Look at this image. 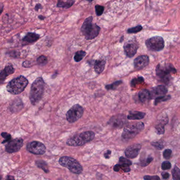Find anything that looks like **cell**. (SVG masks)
<instances>
[{
  "mask_svg": "<svg viewBox=\"0 0 180 180\" xmlns=\"http://www.w3.org/2000/svg\"><path fill=\"white\" fill-rule=\"evenodd\" d=\"M141 149V146L139 144H135L129 146L125 151V154L129 159H134L138 156Z\"/></svg>",
  "mask_w": 180,
  "mask_h": 180,
  "instance_id": "5bb4252c",
  "label": "cell"
},
{
  "mask_svg": "<svg viewBox=\"0 0 180 180\" xmlns=\"http://www.w3.org/2000/svg\"><path fill=\"white\" fill-rule=\"evenodd\" d=\"M168 118L167 117H164L159 121V122L155 126V128L159 134H163L164 133V126L168 123Z\"/></svg>",
  "mask_w": 180,
  "mask_h": 180,
  "instance_id": "ffe728a7",
  "label": "cell"
},
{
  "mask_svg": "<svg viewBox=\"0 0 180 180\" xmlns=\"http://www.w3.org/2000/svg\"><path fill=\"white\" fill-rule=\"evenodd\" d=\"M42 9V6L41 4H37L35 6V11H38V10H40V9Z\"/></svg>",
  "mask_w": 180,
  "mask_h": 180,
  "instance_id": "ee69618b",
  "label": "cell"
},
{
  "mask_svg": "<svg viewBox=\"0 0 180 180\" xmlns=\"http://www.w3.org/2000/svg\"><path fill=\"white\" fill-rule=\"evenodd\" d=\"M119 164H120L124 165H128V166H130L132 165V162L129 160H128L126 158L122 157H120V159H119Z\"/></svg>",
  "mask_w": 180,
  "mask_h": 180,
  "instance_id": "8d00e7d4",
  "label": "cell"
},
{
  "mask_svg": "<svg viewBox=\"0 0 180 180\" xmlns=\"http://www.w3.org/2000/svg\"><path fill=\"white\" fill-rule=\"evenodd\" d=\"M93 17L90 16L85 20L81 28V31L88 40H92L98 37L100 33V27L92 22Z\"/></svg>",
  "mask_w": 180,
  "mask_h": 180,
  "instance_id": "6da1fadb",
  "label": "cell"
},
{
  "mask_svg": "<svg viewBox=\"0 0 180 180\" xmlns=\"http://www.w3.org/2000/svg\"><path fill=\"white\" fill-rule=\"evenodd\" d=\"M122 83V81H117L116 82L112 83L111 85H106V88L107 90H114L117 88V87Z\"/></svg>",
  "mask_w": 180,
  "mask_h": 180,
  "instance_id": "f1b7e54d",
  "label": "cell"
},
{
  "mask_svg": "<svg viewBox=\"0 0 180 180\" xmlns=\"http://www.w3.org/2000/svg\"><path fill=\"white\" fill-rule=\"evenodd\" d=\"M111 154V151H110V150H108L106 153L104 154V157H105L106 159H109Z\"/></svg>",
  "mask_w": 180,
  "mask_h": 180,
  "instance_id": "7bdbcfd3",
  "label": "cell"
},
{
  "mask_svg": "<svg viewBox=\"0 0 180 180\" xmlns=\"http://www.w3.org/2000/svg\"><path fill=\"white\" fill-rule=\"evenodd\" d=\"M123 38H124V37H122L121 38V40H120V42H122L123 40Z\"/></svg>",
  "mask_w": 180,
  "mask_h": 180,
  "instance_id": "681fc988",
  "label": "cell"
},
{
  "mask_svg": "<svg viewBox=\"0 0 180 180\" xmlns=\"http://www.w3.org/2000/svg\"></svg>",
  "mask_w": 180,
  "mask_h": 180,
  "instance_id": "f5cc1de1",
  "label": "cell"
},
{
  "mask_svg": "<svg viewBox=\"0 0 180 180\" xmlns=\"http://www.w3.org/2000/svg\"><path fill=\"white\" fill-rule=\"evenodd\" d=\"M176 70L171 65L161 66L158 64L156 68V73L157 77L163 81V82H169L170 74L176 73Z\"/></svg>",
  "mask_w": 180,
  "mask_h": 180,
  "instance_id": "52a82bcc",
  "label": "cell"
},
{
  "mask_svg": "<svg viewBox=\"0 0 180 180\" xmlns=\"http://www.w3.org/2000/svg\"><path fill=\"white\" fill-rule=\"evenodd\" d=\"M4 10V5L2 3H0V16L2 14Z\"/></svg>",
  "mask_w": 180,
  "mask_h": 180,
  "instance_id": "bcb514c9",
  "label": "cell"
},
{
  "mask_svg": "<svg viewBox=\"0 0 180 180\" xmlns=\"http://www.w3.org/2000/svg\"><path fill=\"white\" fill-rule=\"evenodd\" d=\"M28 83V80L25 77L20 76L11 81L8 83L6 88L11 94H20L24 90Z\"/></svg>",
  "mask_w": 180,
  "mask_h": 180,
  "instance_id": "277c9868",
  "label": "cell"
},
{
  "mask_svg": "<svg viewBox=\"0 0 180 180\" xmlns=\"http://www.w3.org/2000/svg\"><path fill=\"white\" fill-rule=\"evenodd\" d=\"M162 176L163 177V178H164V179H167V178H169L170 175H169L168 173L163 172L162 173Z\"/></svg>",
  "mask_w": 180,
  "mask_h": 180,
  "instance_id": "f6af8a7d",
  "label": "cell"
},
{
  "mask_svg": "<svg viewBox=\"0 0 180 180\" xmlns=\"http://www.w3.org/2000/svg\"><path fill=\"white\" fill-rule=\"evenodd\" d=\"M27 149L31 153L42 155L45 152L46 148L44 144L38 141H33L27 145Z\"/></svg>",
  "mask_w": 180,
  "mask_h": 180,
  "instance_id": "30bf717a",
  "label": "cell"
},
{
  "mask_svg": "<svg viewBox=\"0 0 180 180\" xmlns=\"http://www.w3.org/2000/svg\"><path fill=\"white\" fill-rule=\"evenodd\" d=\"M123 171L124 172H128L131 170L129 166L124 165L117 164L114 167V171L116 172H119L120 171Z\"/></svg>",
  "mask_w": 180,
  "mask_h": 180,
  "instance_id": "d4e9b609",
  "label": "cell"
},
{
  "mask_svg": "<svg viewBox=\"0 0 180 180\" xmlns=\"http://www.w3.org/2000/svg\"><path fill=\"white\" fill-rule=\"evenodd\" d=\"M38 64L40 65H45L48 62V59L44 56H40L37 59Z\"/></svg>",
  "mask_w": 180,
  "mask_h": 180,
  "instance_id": "e575fe53",
  "label": "cell"
},
{
  "mask_svg": "<svg viewBox=\"0 0 180 180\" xmlns=\"http://www.w3.org/2000/svg\"><path fill=\"white\" fill-rule=\"evenodd\" d=\"M1 179H2V177L1 176H0V180H1Z\"/></svg>",
  "mask_w": 180,
  "mask_h": 180,
  "instance_id": "816d5d0a",
  "label": "cell"
},
{
  "mask_svg": "<svg viewBox=\"0 0 180 180\" xmlns=\"http://www.w3.org/2000/svg\"><path fill=\"white\" fill-rule=\"evenodd\" d=\"M86 55V52L84 51H79L75 54L74 59L75 62H80L84 58Z\"/></svg>",
  "mask_w": 180,
  "mask_h": 180,
  "instance_id": "484cf974",
  "label": "cell"
},
{
  "mask_svg": "<svg viewBox=\"0 0 180 180\" xmlns=\"http://www.w3.org/2000/svg\"><path fill=\"white\" fill-rule=\"evenodd\" d=\"M5 180H15V178L13 176H8Z\"/></svg>",
  "mask_w": 180,
  "mask_h": 180,
  "instance_id": "7dc6e473",
  "label": "cell"
},
{
  "mask_svg": "<svg viewBox=\"0 0 180 180\" xmlns=\"http://www.w3.org/2000/svg\"><path fill=\"white\" fill-rule=\"evenodd\" d=\"M171 167V164L169 161H165L162 164V169L164 170H167Z\"/></svg>",
  "mask_w": 180,
  "mask_h": 180,
  "instance_id": "ab89813d",
  "label": "cell"
},
{
  "mask_svg": "<svg viewBox=\"0 0 180 180\" xmlns=\"http://www.w3.org/2000/svg\"><path fill=\"white\" fill-rule=\"evenodd\" d=\"M144 179L145 180H160V178L157 175H154V176L146 175L144 176Z\"/></svg>",
  "mask_w": 180,
  "mask_h": 180,
  "instance_id": "60d3db41",
  "label": "cell"
},
{
  "mask_svg": "<svg viewBox=\"0 0 180 180\" xmlns=\"http://www.w3.org/2000/svg\"><path fill=\"white\" fill-rule=\"evenodd\" d=\"M149 63V58L147 56H141L134 59V65L135 69L141 70L146 67Z\"/></svg>",
  "mask_w": 180,
  "mask_h": 180,
  "instance_id": "2e32d148",
  "label": "cell"
},
{
  "mask_svg": "<svg viewBox=\"0 0 180 180\" xmlns=\"http://www.w3.org/2000/svg\"><path fill=\"white\" fill-rule=\"evenodd\" d=\"M75 2V0H67V1H58L57 6L58 8L69 9L74 4Z\"/></svg>",
  "mask_w": 180,
  "mask_h": 180,
  "instance_id": "cb8c5ba5",
  "label": "cell"
},
{
  "mask_svg": "<svg viewBox=\"0 0 180 180\" xmlns=\"http://www.w3.org/2000/svg\"><path fill=\"white\" fill-rule=\"evenodd\" d=\"M171 97L170 95H164L158 98H156L155 100V105H157V104L162 102L167 101V100H170Z\"/></svg>",
  "mask_w": 180,
  "mask_h": 180,
  "instance_id": "4dcf8cb0",
  "label": "cell"
},
{
  "mask_svg": "<svg viewBox=\"0 0 180 180\" xmlns=\"http://www.w3.org/2000/svg\"><path fill=\"white\" fill-rule=\"evenodd\" d=\"M167 92V88L163 85H159L152 88L150 93L151 99H156L158 97L164 96Z\"/></svg>",
  "mask_w": 180,
  "mask_h": 180,
  "instance_id": "9a60e30c",
  "label": "cell"
},
{
  "mask_svg": "<svg viewBox=\"0 0 180 180\" xmlns=\"http://www.w3.org/2000/svg\"><path fill=\"white\" fill-rule=\"evenodd\" d=\"M14 72V69L12 65H8L6 66L5 69L2 70L0 73V85H2L4 82L6 77L8 75L12 74Z\"/></svg>",
  "mask_w": 180,
  "mask_h": 180,
  "instance_id": "e0dca14e",
  "label": "cell"
},
{
  "mask_svg": "<svg viewBox=\"0 0 180 180\" xmlns=\"http://www.w3.org/2000/svg\"><path fill=\"white\" fill-rule=\"evenodd\" d=\"M86 1H88V2H92L93 0H86Z\"/></svg>",
  "mask_w": 180,
  "mask_h": 180,
  "instance_id": "f907efd6",
  "label": "cell"
},
{
  "mask_svg": "<svg viewBox=\"0 0 180 180\" xmlns=\"http://www.w3.org/2000/svg\"><path fill=\"white\" fill-rule=\"evenodd\" d=\"M95 133L92 131H86L69 139L67 142V146H79L91 141L94 139Z\"/></svg>",
  "mask_w": 180,
  "mask_h": 180,
  "instance_id": "3957f363",
  "label": "cell"
},
{
  "mask_svg": "<svg viewBox=\"0 0 180 180\" xmlns=\"http://www.w3.org/2000/svg\"><path fill=\"white\" fill-rule=\"evenodd\" d=\"M123 48L125 53L127 56L129 58H132L136 53L139 46L135 41L130 40L125 43Z\"/></svg>",
  "mask_w": 180,
  "mask_h": 180,
  "instance_id": "4fadbf2b",
  "label": "cell"
},
{
  "mask_svg": "<svg viewBox=\"0 0 180 180\" xmlns=\"http://www.w3.org/2000/svg\"><path fill=\"white\" fill-rule=\"evenodd\" d=\"M84 110L82 106L75 104L67 111L66 115L67 121L70 123H74L77 121L82 117Z\"/></svg>",
  "mask_w": 180,
  "mask_h": 180,
  "instance_id": "9c48e42d",
  "label": "cell"
},
{
  "mask_svg": "<svg viewBox=\"0 0 180 180\" xmlns=\"http://www.w3.org/2000/svg\"><path fill=\"white\" fill-rule=\"evenodd\" d=\"M142 29H143V27H142V26L139 25L136 26V27H132L130 29H128L127 32L130 34H131V33H136L139 32L140 31H142Z\"/></svg>",
  "mask_w": 180,
  "mask_h": 180,
  "instance_id": "1f68e13d",
  "label": "cell"
},
{
  "mask_svg": "<svg viewBox=\"0 0 180 180\" xmlns=\"http://www.w3.org/2000/svg\"><path fill=\"white\" fill-rule=\"evenodd\" d=\"M139 98L142 103H146L151 99L150 93L147 90H142L139 93Z\"/></svg>",
  "mask_w": 180,
  "mask_h": 180,
  "instance_id": "7402d4cb",
  "label": "cell"
},
{
  "mask_svg": "<svg viewBox=\"0 0 180 180\" xmlns=\"http://www.w3.org/2000/svg\"><path fill=\"white\" fill-rule=\"evenodd\" d=\"M23 144V140L21 138H18L12 140L11 141L9 142L8 144L6 146V151L10 153L19 151L22 147Z\"/></svg>",
  "mask_w": 180,
  "mask_h": 180,
  "instance_id": "8fae6325",
  "label": "cell"
},
{
  "mask_svg": "<svg viewBox=\"0 0 180 180\" xmlns=\"http://www.w3.org/2000/svg\"><path fill=\"white\" fill-rule=\"evenodd\" d=\"M153 160V157H148L146 159H141L140 160V165L141 167H146Z\"/></svg>",
  "mask_w": 180,
  "mask_h": 180,
  "instance_id": "f546056e",
  "label": "cell"
},
{
  "mask_svg": "<svg viewBox=\"0 0 180 180\" xmlns=\"http://www.w3.org/2000/svg\"><path fill=\"white\" fill-rule=\"evenodd\" d=\"M146 116V113L141 112L131 111L130 112L127 118L131 120H136L143 119Z\"/></svg>",
  "mask_w": 180,
  "mask_h": 180,
  "instance_id": "44dd1931",
  "label": "cell"
},
{
  "mask_svg": "<svg viewBox=\"0 0 180 180\" xmlns=\"http://www.w3.org/2000/svg\"><path fill=\"white\" fill-rule=\"evenodd\" d=\"M144 128L143 123L137 122L128 125L124 128L122 138L124 140H130L134 138L141 132Z\"/></svg>",
  "mask_w": 180,
  "mask_h": 180,
  "instance_id": "8992f818",
  "label": "cell"
},
{
  "mask_svg": "<svg viewBox=\"0 0 180 180\" xmlns=\"http://www.w3.org/2000/svg\"><path fill=\"white\" fill-rule=\"evenodd\" d=\"M44 85V81L42 77H38L33 83L30 91V99L33 105L38 103L42 98Z\"/></svg>",
  "mask_w": 180,
  "mask_h": 180,
  "instance_id": "7a4b0ae2",
  "label": "cell"
},
{
  "mask_svg": "<svg viewBox=\"0 0 180 180\" xmlns=\"http://www.w3.org/2000/svg\"><path fill=\"white\" fill-rule=\"evenodd\" d=\"M151 144L152 146H153L154 148H156L157 149H163L164 147V145L163 142H162L161 141L152 142Z\"/></svg>",
  "mask_w": 180,
  "mask_h": 180,
  "instance_id": "d590c367",
  "label": "cell"
},
{
  "mask_svg": "<svg viewBox=\"0 0 180 180\" xmlns=\"http://www.w3.org/2000/svg\"><path fill=\"white\" fill-rule=\"evenodd\" d=\"M144 81V80L143 77H139L137 78H134L131 81V85L132 86H136V85H138V84H140L141 83L143 82Z\"/></svg>",
  "mask_w": 180,
  "mask_h": 180,
  "instance_id": "d6a6232c",
  "label": "cell"
},
{
  "mask_svg": "<svg viewBox=\"0 0 180 180\" xmlns=\"http://www.w3.org/2000/svg\"><path fill=\"white\" fill-rule=\"evenodd\" d=\"M32 64L29 61H25L23 62V67H31Z\"/></svg>",
  "mask_w": 180,
  "mask_h": 180,
  "instance_id": "b9f144b4",
  "label": "cell"
},
{
  "mask_svg": "<svg viewBox=\"0 0 180 180\" xmlns=\"http://www.w3.org/2000/svg\"><path fill=\"white\" fill-rule=\"evenodd\" d=\"M95 9L96 15L98 16H100L103 13L104 11V7L103 6L96 5L95 6Z\"/></svg>",
  "mask_w": 180,
  "mask_h": 180,
  "instance_id": "836d02e7",
  "label": "cell"
},
{
  "mask_svg": "<svg viewBox=\"0 0 180 180\" xmlns=\"http://www.w3.org/2000/svg\"><path fill=\"white\" fill-rule=\"evenodd\" d=\"M36 164L37 166L40 167L41 169H42L45 172H49V169H48V166L46 162L42 160H39V161H36Z\"/></svg>",
  "mask_w": 180,
  "mask_h": 180,
  "instance_id": "4316f807",
  "label": "cell"
},
{
  "mask_svg": "<svg viewBox=\"0 0 180 180\" xmlns=\"http://www.w3.org/2000/svg\"><path fill=\"white\" fill-rule=\"evenodd\" d=\"M106 59H100L96 60L94 63V68L95 72L98 74L101 73L104 71L106 66Z\"/></svg>",
  "mask_w": 180,
  "mask_h": 180,
  "instance_id": "d6986e66",
  "label": "cell"
},
{
  "mask_svg": "<svg viewBox=\"0 0 180 180\" xmlns=\"http://www.w3.org/2000/svg\"><path fill=\"white\" fill-rule=\"evenodd\" d=\"M23 104L21 100L16 99L12 104L11 109L12 112L19 111L23 108Z\"/></svg>",
  "mask_w": 180,
  "mask_h": 180,
  "instance_id": "603a6c76",
  "label": "cell"
},
{
  "mask_svg": "<svg viewBox=\"0 0 180 180\" xmlns=\"http://www.w3.org/2000/svg\"><path fill=\"white\" fill-rule=\"evenodd\" d=\"M172 154V151L170 149H166L163 152V157L167 160H169L171 157Z\"/></svg>",
  "mask_w": 180,
  "mask_h": 180,
  "instance_id": "f35d334b",
  "label": "cell"
},
{
  "mask_svg": "<svg viewBox=\"0 0 180 180\" xmlns=\"http://www.w3.org/2000/svg\"><path fill=\"white\" fill-rule=\"evenodd\" d=\"M173 178L174 180H180V170L177 166H175L172 171Z\"/></svg>",
  "mask_w": 180,
  "mask_h": 180,
  "instance_id": "83f0119b",
  "label": "cell"
},
{
  "mask_svg": "<svg viewBox=\"0 0 180 180\" xmlns=\"http://www.w3.org/2000/svg\"><path fill=\"white\" fill-rule=\"evenodd\" d=\"M40 38V35L35 33H28L23 38V42L26 44L34 43Z\"/></svg>",
  "mask_w": 180,
  "mask_h": 180,
  "instance_id": "ac0fdd59",
  "label": "cell"
},
{
  "mask_svg": "<svg viewBox=\"0 0 180 180\" xmlns=\"http://www.w3.org/2000/svg\"><path fill=\"white\" fill-rule=\"evenodd\" d=\"M38 19L41 20H44L45 19V17L43 16H38Z\"/></svg>",
  "mask_w": 180,
  "mask_h": 180,
  "instance_id": "c3c4849f",
  "label": "cell"
},
{
  "mask_svg": "<svg viewBox=\"0 0 180 180\" xmlns=\"http://www.w3.org/2000/svg\"><path fill=\"white\" fill-rule=\"evenodd\" d=\"M146 44L149 50L160 51L164 47V41L162 37L156 36L148 39L146 41Z\"/></svg>",
  "mask_w": 180,
  "mask_h": 180,
  "instance_id": "ba28073f",
  "label": "cell"
},
{
  "mask_svg": "<svg viewBox=\"0 0 180 180\" xmlns=\"http://www.w3.org/2000/svg\"><path fill=\"white\" fill-rule=\"evenodd\" d=\"M1 135H2L3 138L5 139V140L2 142V143H5V142H8V141H9L11 139V135H10V134L8 133L3 132L2 134H1Z\"/></svg>",
  "mask_w": 180,
  "mask_h": 180,
  "instance_id": "74e56055",
  "label": "cell"
},
{
  "mask_svg": "<svg viewBox=\"0 0 180 180\" xmlns=\"http://www.w3.org/2000/svg\"><path fill=\"white\" fill-rule=\"evenodd\" d=\"M128 123L125 115L123 114L115 115L110 119L109 124L115 128H122Z\"/></svg>",
  "mask_w": 180,
  "mask_h": 180,
  "instance_id": "7c38bea8",
  "label": "cell"
},
{
  "mask_svg": "<svg viewBox=\"0 0 180 180\" xmlns=\"http://www.w3.org/2000/svg\"><path fill=\"white\" fill-rule=\"evenodd\" d=\"M59 164L67 168L71 172L79 175L82 172L83 168L81 165L75 159L69 157H63L59 160Z\"/></svg>",
  "mask_w": 180,
  "mask_h": 180,
  "instance_id": "5b68a950",
  "label": "cell"
}]
</instances>
